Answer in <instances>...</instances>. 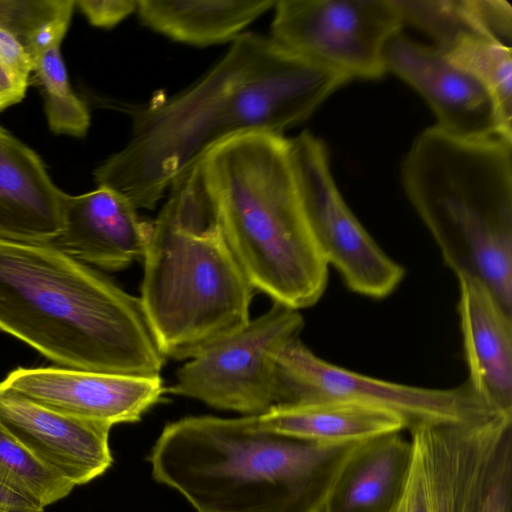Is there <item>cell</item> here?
Instances as JSON below:
<instances>
[{"label": "cell", "instance_id": "6da1fadb", "mask_svg": "<svg viewBox=\"0 0 512 512\" xmlns=\"http://www.w3.org/2000/svg\"><path fill=\"white\" fill-rule=\"evenodd\" d=\"M349 81L270 37L243 33L196 82L139 111L129 141L95 170V180L137 210L153 209L218 144L251 132L283 135Z\"/></svg>", "mask_w": 512, "mask_h": 512}, {"label": "cell", "instance_id": "7a4b0ae2", "mask_svg": "<svg viewBox=\"0 0 512 512\" xmlns=\"http://www.w3.org/2000/svg\"><path fill=\"white\" fill-rule=\"evenodd\" d=\"M0 330L61 368L154 377L165 364L140 299L50 243L0 237Z\"/></svg>", "mask_w": 512, "mask_h": 512}, {"label": "cell", "instance_id": "3957f363", "mask_svg": "<svg viewBox=\"0 0 512 512\" xmlns=\"http://www.w3.org/2000/svg\"><path fill=\"white\" fill-rule=\"evenodd\" d=\"M359 443L287 436L258 416H188L164 426L149 462L196 512H322Z\"/></svg>", "mask_w": 512, "mask_h": 512}, {"label": "cell", "instance_id": "277c9868", "mask_svg": "<svg viewBox=\"0 0 512 512\" xmlns=\"http://www.w3.org/2000/svg\"><path fill=\"white\" fill-rule=\"evenodd\" d=\"M198 166L224 237L255 291L295 310L317 303L329 265L299 200L287 138L241 134L215 146Z\"/></svg>", "mask_w": 512, "mask_h": 512}, {"label": "cell", "instance_id": "5b68a950", "mask_svg": "<svg viewBox=\"0 0 512 512\" xmlns=\"http://www.w3.org/2000/svg\"><path fill=\"white\" fill-rule=\"evenodd\" d=\"M143 260L139 299L165 358L191 359L249 322L255 289L219 226L198 163L170 187Z\"/></svg>", "mask_w": 512, "mask_h": 512}, {"label": "cell", "instance_id": "8992f818", "mask_svg": "<svg viewBox=\"0 0 512 512\" xmlns=\"http://www.w3.org/2000/svg\"><path fill=\"white\" fill-rule=\"evenodd\" d=\"M401 176L444 263L481 280L512 312V141L433 126L413 142Z\"/></svg>", "mask_w": 512, "mask_h": 512}, {"label": "cell", "instance_id": "52a82bcc", "mask_svg": "<svg viewBox=\"0 0 512 512\" xmlns=\"http://www.w3.org/2000/svg\"><path fill=\"white\" fill-rule=\"evenodd\" d=\"M273 9L276 44L350 81L387 72V47L404 24L396 0H278Z\"/></svg>", "mask_w": 512, "mask_h": 512}, {"label": "cell", "instance_id": "ba28073f", "mask_svg": "<svg viewBox=\"0 0 512 512\" xmlns=\"http://www.w3.org/2000/svg\"><path fill=\"white\" fill-rule=\"evenodd\" d=\"M303 325L298 310L274 302L264 314L189 359L167 391L243 416L262 415L274 406L278 357Z\"/></svg>", "mask_w": 512, "mask_h": 512}, {"label": "cell", "instance_id": "9c48e42d", "mask_svg": "<svg viewBox=\"0 0 512 512\" xmlns=\"http://www.w3.org/2000/svg\"><path fill=\"white\" fill-rule=\"evenodd\" d=\"M319 399H351L390 410L404 420L407 430L501 415L478 396L467 380L448 389L381 380L329 363L295 338L278 357L273 407Z\"/></svg>", "mask_w": 512, "mask_h": 512}, {"label": "cell", "instance_id": "30bf717a", "mask_svg": "<svg viewBox=\"0 0 512 512\" xmlns=\"http://www.w3.org/2000/svg\"><path fill=\"white\" fill-rule=\"evenodd\" d=\"M299 200L328 265L349 290L373 299L392 294L405 270L374 241L344 201L324 143L308 131L287 138Z\"/></svg>", "mask_w": 512, "mask_h": 512}, {"label": "cell", "instance_id": "8fae6325", "mask_svg": "<svg viewBox=\"0 0 512 512\" xmlns=\"http://www.w3.org/2000/svg\"><path fill=\"white\" fill-rule=\"evenodd\" d=\"M512 417L409 430L412 460L404 490L390 512H474L484 475Z\"/></svg>", "mask_w": 512, "mask_h": 512}, {"label": "cell", "instance_id": "7c38bea8", "mask_svg": "<svg viewBox=\"0 0 512 512\" xmlns=\"http://www.w3.org/2000/svg\"><path fill=\"white\" fill-rule=\"evenodd\" d=\"M35 403L79 418L134 423L163 399L160 376L145 377L61 367L17 368L1 382Z\"/></svg>", "mask_w": 512, "mask_h": 512}, {"label": "cell", "instance_id": "4fadbf2b", "mask_svg": "<svg viewBox=\"0 0 512 512\" xmlns=\"http://www.w3.org/2000/svg\"><path fill=\"white\" fill-rule=\"evenodd\" d=\"M386 68L426 100L440 130L461 138H504L489 93L438 47L399 34L387 47Z\"/></svg>", "mask_w": 512, "mask_h": 512}, {"label": "cell", "instance_id": "5bb4252c", "mask_svg": "<svg viewBox=\"0 0 512 512\" xmlns=\"http://www.w3.org/2000/svg\"><path fill=\"white\" fill-rule=\"evenodd\" d=\"M0 422L38 457L82 485L112 464L111 425L35 403L0 382Z\"/></svg>", "mask_w": 512, "mask_h": 512}, {"label": "cell", "instance_id": "9a60e30c", "mask_svg": "<svg viewBox=\"0 0 512 512\" xmlns=\"http://www.w3.org/2000/svg\"><path fill=\"white\" fill-rule=\"evenodd\" d=\"M151 231L152 221L141 219L124 195L98 186L65 195L62 232L50 244L88 266L118 271L143 259Z\"/></svg>", "mask_w": 512, "mask_h": 512}, {"label": "cell", "instance_id": "2e32d148", "mask_svg": "<svg viewBox=\"0 0 512 512\" xmlns=\"http://www.w3.org/2000/svg\"><path fill=\"white\" fill-rule=\"evenodd\" d=\"M468 383L495 412L512 417V312L473 276H457Z\"/></svg>", "mask_w": 512, "mask_h": 512}, {"label": "cell", "instance_id": "e0dca14e", "mask_svg": "<svg viewBox=\"0 0 512 512\" xmlns=\"http://www.w3.org/2000/svg\"><path fill=\"white\" fill-rule=\"evenodd\" d=\"M65 195L38 155L0 128V237L53 242L62 232Z\"/></svg>", "mask_w": 512, "mask_h": 512}, {"label": "cell", "instance_id": "ac0fdd59", "mask_svg": "<svg viewBox=\"0 0 512 512\" xmlns=\"http://www.w3.org/2000/svg\"><path fill=\"white\" fill-rule=\"evenodd\" d=\"M402 431L360 442L340 469L322 512H390L409 474L412 442Z\"/></svg>", "mask_w": 512, "mask_h": 512}, {"label": "cell", "instance_id": "d6986e66", "mask_svg": "<svg viewBox=\"0 0 512 512\" xmlns=\"http://www.w3.org/2000/svg\"><path fill=\"white\" fill-rule=\"evenodd\" d=\"M260 425L287 436L318 443L361 442L406 429L396 413L351 399H319L272 407Z\"/></svg>", "mask_w": 512, "mask_h": 512}, {"label": "cell", "instance_id": "ffe728a7", "mask_svg": "<svg viewBox=\"0 0 512 512\" xmlns=\"http://www.w3.org/2000/svg\"><path fill=\"white\" fill-rule=\"evenodd\" d=\"M274 0H139L141 22L174 41L210 46L234 41Z\"/></svg>", "mask_w": 512, "mask_h": 512}, {"label": "cell", "instance_id": "44dd1931", "mask_svg": "<svg viewBox=\"0 0 512 512\" xmlns=\"http://www.w3.org/2000/svg\"><path fill=\"white\" fill-rule=\"evenodd\" d=\"M444 52L483 85L493 101L502 136L512 141L511 46L493 38L466 36Z\"/></svg>", "mask_w": 512, "mask_h": 512}, {"label": "cell", "instance_id": "7402d4cb", "mask_svg": "<svg viewBox=\"0 0 512 512\" xmlns=\"http://www.w3.org/2000/svg\"><path fill=\"white\" fill-rule=\"evenodd\" d=\"M0 482L45 508L76 486L18 440L0 422Z\"/></svg>", "mask_w": 512, "mask_h": 512}, {"label": "cell", "instance_id": "603a6c76", "mask_svg": "<svg viewBox=\"0 0 512 512\" xmlns=\"http://www.w3.org/2000/svg\"><path fill=\"white\" fill-rule=\"evenodd\" d=\"M75 1L0 0V29L10 33L32 60L60 46L71 21Z\"/></svg>", "mask_w": 512, "mask_h": 512}, {"label": "cell", "instance_id": "cb8c5ba5", "mask_svg": "<svg viewBox=\"0 0 512 512\" xmlns=\"http://www.w3.org/2000/svg\"><path fill=\"white\" fill-rule=\"evenodd\" d=\"M396 4L403 22L430 35L443 51L466 36L496 39L480 17L477 0H396Z\"/></svg>", "mask_w": 512, "mask_h": 512}, {"label": "cell", "instance_id": "d4e9b609", "mask_svg": "<svg viewBox=\"0 0 512 512\" xmlns=\"http://www.w3.org/2000/svg\"><path fill=\"white\" fill-rule=\"evenodd\" d=\"M45 96L49 126L55 133L84 136L90 125L86 105L72 91L60 46L42 53L35 61Z\"/></svg>", "mask_w": 512, "mask_h": 512}, {"label": "cell", "instance_id": "484cf974", "mask_svg": "<svg viewBox=\"0 0 512 512\" xmlns=\"http://www.w3.org/2000/svg\"><path fill=\"white\" fill-rule=\"evenodd\" d=\"M512 426L501 435L489 460L474 512H511Z\"/></svg>", "mask_w": 512, "mask_h": 512}, {"label": "cell", "instance_id": "4316f807", "mask_svg": "<svg viewBox=\"0 0 512 512\" xmlns=\"http://www.w3.org/2000/svg\"><path fill=\"white\" fill-rule=\"evenodd\" d=\"M35 63L10 33L0 29V111L20 102Z\"/></svg>", "mask_w": 512, "mask_h": 512}, {"label": "cell", "instance_id": "83f0119b", "mask_svg": "<svg viewBox=\"0 0 512 512\" xmlns=\"http://www.w3.org/2000/svg\"><path fill=\"white\" fill-rule=\"evenodd\" d=\"M135 0H78L75 1L89 22L97 27L111 28L136 12Z\"/></svg>", "mask_w": 512, "mask_h": 512}, {"label": "cell", "instance_id": "f1b7e54d", "mask_svg": "<svg viewBox=\"0 0 512 512\" xmlns=\"http://www.w3.org/2000/svg\"><path fill=\"white\" fill-rule=\"evenodd\" d=\"M0 512H44V508L0 482Z\"/></svg>", "mask_w": 512, "mask_h": 512}]
</instances>
